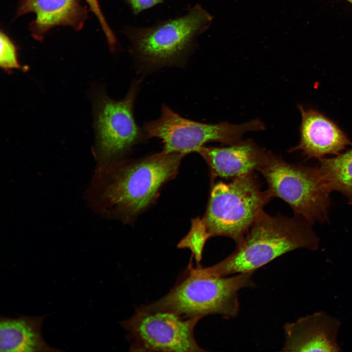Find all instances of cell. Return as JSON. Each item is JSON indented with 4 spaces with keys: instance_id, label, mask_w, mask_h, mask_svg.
Segmentation results:
<instances>
[{
    "instance_id": "cell-3",
    "label": "cell",
    "mask_w": 352,
    "mask_h": 352,
    "mask_svg": "<svg viewBox=\"0 0 352 352\" xmlns=\"http://www.w3.org/2000/svg\"><path fill=\"white\" fill-rule=\"evenodd\" d=\"M193 259L191 257L170 291L149 306L174 312L184 318L200 319L213 314L225 319L237 316L239 292L255 286L252 278L254 272L240 273L231 277L210 275L202 271L200 264L194 266Z\"/></svg>"
},
{
    "instance_id": "cell-16",
    "label": "cell",
    "mask_w": 352,
    "mask_h": 352,
    "mask_svg": "<svg viewBox=\"0 0 352 352\" xmlns=\"http://www.w3.org/2000/svg\"><path fill=\"white\" fill-rule=\"evenodd\" d=\"M210 237L207 233L201 219L196 218L192 220L191 226L188 233L179 242L177 247L188 248L192 252L197 265H200L202 252L205 242Z\"/></svg>"
},
{
    "instance_id": "cell-10",
    "label": "cell",
    "mask_w": 352,
    "mask_h": 352,
    "mask_svg": "<svg viewBox=\"0 0 352 352\" xmlns=\"http://www.w3.org/2000/svg\"><path fill=\"white\" fill-rule=\"evenodd\" d=\"M340 326L338 319L322 311L286 323L282 351L340 352L337 336Z\"/></svg>"
},
{
    "instance_id": "cell-12",
    "label": "cell",
    "mask_w": 352,
    "mask_h": 352,
    "mask_svg": "<svg viewBox=\"0 0 352 352\" xmlns=\"http://www.w3.org/2000/svg\"><path fill=\"white\" fill-rule=\"evenodd\" d=\"M197 153L207 164L213 182L217 177L233 179L259 171L269 151L249 139L225 147L204 146Z\"/></svg>"
},
{
    "instance_id": "cell-14",
    "label": "cell",
    "mask_w": 352,
    "mask_h": 352,
    "mask_svg": "<svg viewBox=\"0 0 352 352\" xmlns=\"http://www.w3.org/2000/svg\"><path fill=\"white\" fill-rule=\"evenodd\" d=\"M46 316L22 315L16 318L0 316V352H62L49 346L42 337L41 327Z\"/></svg>"
},
{
    "instance_id": "cell-4",
    "label": "cell",
    "mask_w": 352,
    "mask_h": 352,
    "mask_svg": "<svg viewBox=\"0 0 352 352\" xmlns=\"http://www.w3.org/2000/svg\"><path fill=\"white\" fill-rule=\"evenodd\" d=\"M213 16L197 4L184 15L145 27L128 26L122 32L129 40L130 51L148 68L183 66L196 47L197 37L205 31Z\"/></svg>"
},
{
    "instance_id": "cell-15",
    "label": "cell",
    "mask_w": 352,
    "mask_h": 352,
    "mask_svg": "<svg viewBox=\"0 0 352 352\" xmlns=\"http://www.w3.org/2000/svg\"><path fill=\"white\" fill-rule=\"evenodd\" d=\"M318 160V171L330 192L341 193L352 205V147L335 157Z\"/></svg>"
},
{
    "instance_id": "cell-18",
    "label": "cell",
    "mask_w": 352,
    "mask_h": 352,
    "mask_svg": "<svg viewBox=\"0 0 352 352\" xmlns=\"http://www.w3.org/2000/svg\"><path fill=\"white\" fill-rule=\"evenodd\" d=\"M88 4L91 11L94 14L103 30L106 36L110 49L114 51L117 44V41L115 36L108 25L104 15L101 9L98 0H85Z\"/></svg>"
},
{
    "instance_id": "cell-20",
    "label": "cell",
    "mask_w": 352,
    "mask_h": 352,
    "mask_svg": "<svg viewBox=\"0 0 352 352\" xmlns=\"http://www.w3.org/2000/svg\"><path fill=\"white\" fill-rule=\"evenodd\" d=\"M352 4V0H345Z\"/></svg>"
},
{
    "instance_id": "cell-17",
    "label": "cell",
    "mask_w": 352,
    "mask_h": 352,
    "mask_svg": "<svg viewBox=\"0 0 352 352\" xmlns=\"http://www.w3.org/2000/svg\"><path fill=\"white\" fill-rule=\"evenodd\" d=\"M0 65L6 70L20 67L16 46L9 37L2 31L0 34Z\"/></svg>"
},
{
    "instance_id": "cell-6",
    "label": "cell",
    "mask_w": 352,
    "mask_h": 352,
    "mask_svg": "<svg viewBox=\"0 0 352 352\" xmlns=\"http://www.w3.org/2000/svg\"><path fill=\"white\" fill-rule=\"evenodd\" d=\"M267 184L272 198H279L292 208L295 216L312 225L329 220L330 192L317 165L306 166L288 163L269 152L265 163L259 170Z\"/></svg>"
},
{
    "instance_id": "cell-7",
    "label": "cell",
    "mask_w": 352,
    "mask_h": 352,
    "mask_svg": "<svg viewBox=\"0 0 352 352\" xmlns=\"http://www.w3.org/2000/svg\"><path fill=\"white\" fill-rule=\"evenodd\" d=\"M258 119L241 124L224 122L206 124L185 118L166 105L162 106L160 117L146 122L142 129L145 136L161 139L162 151L186 155L196 152L206 143L217 142L230 145L242 140L247 132L264 129Z\"/></svg>"
},
{
    "instance_id": "cell-5",
    "label": "cell",
    "mask_w": 352,
    "mask_h": 352,
    "mask_svg": "<svg viewBox=\"0 0 352 352\" xmlns=\"http://www.w3.org/2000/svg\"><path fill=\"white\" fill-rule=\"evenodd\" d=\"M272 199L262 191L254 173L229 183H212L205 213L201 219L210 238L228 237L240 242Z\"/></svg>"
},
{
    "instance_id": "cell-1",
    "label": "cell",
    "mask_w": 352,
    "mask_h": 352,
    "mask_svg": "<svg viewBox=\"0 0 352 352\" xmlns=\"http://www.w3.org/2000/svg\"><path fill=\"white\" fill-rule=\"evenodd\" d=\"M184 156L162 151L137 160L98 164L85 199L98 214L130 222L148 208L162 186L176 176Z\"/></svg>"
},
{
    "instance_id": "cell-19",
    "label": "cell",
    "mask_w": 352,
    "mask_h": 352,
    "mask_svg": "<svg viewBox=\"0 0 352 352\" xmlns=\"http://www.w3.org/2000/svg\"><path fill=\"white\" fill-rule=\"evenodd\" d=\"M134 15L163 2L164 0H124Z\"/></svg>"
},
{
    "instance_id": "cell-8",
    "label": "cell",
    "mask_w": 352,
    "mask_h": 352,
    "mask_svg": "<svg viewBox=\"0 0 352 352\" xmlns=\"http://www.w3.org/2000/svg\"><path fill=\"white\" fill-rule=\"evenodd\" d=\"M199 318H184L148 305L136 309L132 317L121 324L131 342V351H205L197 342L194 331Z\"/></svg>"
},
{
    "instance_id": "cell-13",
    "label": "cell",
    "mask_w": 352,
    "mask_h": 352,
    "mask_svg": "<svg viewBox=\"0 0 352 352\" xmlns=\"http://www.w3.org/2000/svg\"><path fill=\"white\" fill-rule=\"evenodd\" d=\"M30 12L36 18L30 24V30L38 41L57 26H68L80 30L88 17L87 8L78 0H21L16 16Z\"/></svg>"
},
{
    "instance_id": "cell-9",
    "label": "cell",
    "mask_w": 352,
    "mask_h": 352,
    "mask_svg": "<svg viewBox=\"0 0 352 352\" xmlns=\"http://www.w3.org/2000/svg\"><path fill=\"white\" fill-rule=\"evenodd\" d=\"M134 83L123 99L103 97L96 120L97 140L94 150L98 164L121 159L144 135L134 120L133 106L138 91ZM145 136V135H144Z\"/></svg>"
},
{
    "instance_id": "cell-2",
    "label": "cell",
    "mask_w": 352,
    "mask_h": 352,
    "mask_svg": "<svg viewBox=\"0 0 352 352\" xmlns=\"http://www.w3.org/2000/svg\"><path fill=\"white\" fill-rule=\"evenodd\" d=\"M319 243L312 224L302 218L272 216L264 212L231 254L214 265L201 268L206 274L218 277L254 272L295 249L316 251Z\"/></svg>"
},
{
    "instance_id": "cell-11",
    "label": "cell",
    "mask_w": 352,
    "mask_h": 352,
    "mask_svg": "<svg viewBox=\"0 0 352 352\" xmlns=\"http://www.w3.org/2000/svg\"><path fill=\"white\" fill-rule=\"evenodd\" d=\"M301 115L300 140L288 152L301 151L306 160L328 154L337 155L352 142L332 120L317 110L298 106Z\"/></svg>"
}]
</instances>
